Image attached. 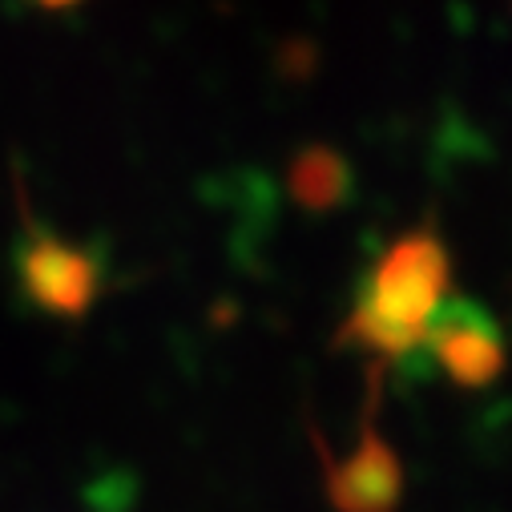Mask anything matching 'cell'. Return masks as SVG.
Segmentation results:
<instances>
[{
  "instance_id": "cell-1",
  "label": "cell",
  "mask_w": 512,
  "mask_h": 512,
  "mask_svg": "<svg viewBox=\"0 0 512 512\" xmlns=\"http://www.w3.org/2000/svg\"><path fill=\"white\" fill-rule=\"evenodd\" d=\"M452 250L432 222L404 230L379 250V259L359 283L351 315L339 331L343 343L367 347L379 359L416 351L448 303Z\"/></svg>"
},
{
  "instance_id": "cell-2",
  "label": "cell",
  "mask_w": 512,
  "mask_h": 512,
  "mask_svg": "<svg viewBox=\"0 0 512 512\" xmlns=\"http://www.w3.org/2000/svg\"><path fill=\"white\" fill-rule=\"evenodd\" d=\"M17 279L33 307L57 319H81L101 291V259L93 246L69 242L25 214V230L17 242Z\"/></svg>"
},
{
  "instance_id": "cell-3",
  "label": "cell",
  "mask_w": 512,
  "mask_h": 512,
  "mask_svg": "<svg viewBox=\"0 0 512 512\" xmlns=\"http://www.w3.org/2000/svg\"><path fill=\"white\" fill-rule=\"evenodd\" d=\"M432 335V351L440 359V367L464 383V388H484V383L500 371V331L488 319L484 307L468 303V299H448L440 307V315L428 327Z\"/></svg>"
},
{
  "instance_id": "cell-4",
  "label": "cell",
  "mask_w": 512,
  "mask_h": 512,
  "mask_svg": "<svg viewBox=\"0 0 512 512\" xmlns=\"http://www.w3.org/2000/svg\"><path fill=\"white\" fill-rule=\"evenodd\" d=\"M287 190L303 210H335L351 194V166L343 154L327 146H307L291 158L287 170Z\"/></svg>"
},
{
  "instance_id": "cell-5",
  "label": "cell",
  "mask_w": 512,
  "mask_h": 512,
  "mask_svg": "<svg viewBox=\"0 0 512 512\" xmlns=\"http://www.w3.org/2000/svg\"><path fill=\"white\" fill-rule=\"evenodd\" d=\"M29 5H37V9H45V13H61V9H77L81 0H29Z\"/></svg>"
}]
</instances>
